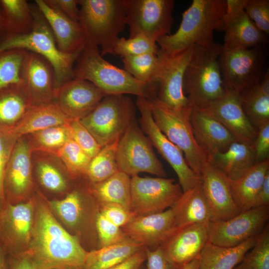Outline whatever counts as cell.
I'll list each match as a JSON object with an SVG mask.
<instances>
[{
    "instance_id": "11a10c76",
    "label": "cell",
    "mask_w": 269,
    "mask_h": 269,
    "mask_svg": "<svg viewBox=\"0 0 269 269\" xmlns=\"http://www.w3.org/2000/svg\"><path fill=\"white\" fill-rule=\"evenodd\" d=\"M146 261V248L144 247L124 261L108 269H138Z\"/></svg>"
},
{
    "instance_id": "91938a15",
    "label": "cell",
    "mask_w": 269,
    "mask_h": 269,
    "mask_svg": "<svg viewBox=\"0 0 269 269\" xmlns=\"http://www.w3.org/2000/svg\"><path fill=\"white\" fill-rule=\"evenodd\" d=\"M7 264V255L0 247V269H6Z\"/></svg>"
},
{
    "instance_id": "1f68e13d",
    "label": "cell",
    "mask_w": 269,
    "mask_h": 269,
    "mask_svg": "<svg viewBox=\"0 0 269 269\" xmlns=\"http://www.w3.org/2000/svg\"><path fill=\"white\" fill-rule=\"evenodd\" d=\"M32 107L23 83L0 90V129H12Z\"/></svg>"
},
{
    "instance_id": "f1b7e54d",
    "label": "cell",
    "mask_w": 269,
    "mask_h": 269,
    "mask_svg": "<svg viewBox=\"0 0 269 269\" xmlns=\"http://www.w3.org/2000/svg\"><path fill=\"white\" fill-rule=\"evenodd\" d=\"M31 162L32 171L44 188L54 193H64L72 189L68 176L73 177L56 155L32 152Z\"/></svg>"
},
{
    "instance_id": "484cf974",
    "label": "cell",
    "mask_w": 269,
    "mask_h": 269,
    "mask_svg": "<svg viewBox=\"0 0 269 269\" xmlns=\"http://www.w3.org/2000/svg\"><path fill=\"white\" fill-rule=\"evenodd\" d=\"M34 2L48 23L59 50L67 54L81 52L86 41L79 22L50 7L44 0Z\"/></svg>"
},
{
    "instance_id": "816d5d0a",
    "label": "cell",
    "mask_w": 269,
    "mask_h": 269,
    "mask_svg": "<svg viewBox=\"0 0 269 269\" xmlns=\"http://www.w3.org/2000/svg\"><path fill=\"white\" fill-rule=\"evenodd\" d=\"M252 147L256 162L269 158V123L258 130Z\"/></svg>"
},
{
    "instance_id": "7a4b0ae2",
    "label": "cell",
    "mask_w": 269,
    "mask_h": 269,
    "mask_svg": "<svg viewBox=\"0 0 269 269\" xmlns=\"http://www.w3.org/2000/svg\"><path fill=\"white\" fill-rule=\"evenodd\" d=\"M225 13L226 0H193L177 30L157 40L159 50L173 55L194 45H213L214 31L223 30Z\"/></svg>"
},
{
    "instance_id": "ac0fdd59",
    "label": "cell",
    "mask_w": 269,
    "mask_h": 269,
    "mask_svg": "<svg viewBox=\"0 0 269 269\" xmlns=\"http://www.w3.org/2000/svg\"><path fill=\"white\" fill-rule=\"evenodd\" d=\"M31 153L27 135L19 137L4 172L3 192L6 203H17L31 192L33 187Z\"/></svg>"
},
{
    "instance_id": "6da1fadb",
    "label": "cell",
    "mask_w": 269,
    "mask_h": 269,
    "mask_svg": "<svg viewBox=\"0 0 269 269\" xmlns=\"http://www.w3.org/2000/svg\"><path fill=\"white\" fill-rule=\"evenodd\" d=\"M33 269H84L88 251L79 238L66 231L44 202L35 203L31 240L24 252Z\"/></svg>"
},
{
    "instance_id": "9c48e42d",
    "label": "cell",
    "mask_w": 269,
    "mask_h": 269,
    "mask_svg": "<svg viewBox=\"0 0 269 269\" xmlns=\"http://www.w3.org/2000/svg\"><path fill=\"white\" fill-rule=\"evenodd\" d=\"M193 47V46L173 55L165 54L159 49L158 65L149 85L151 98L157 99L174 109L182 111L192 109L184 93L183 79Z\"/></svg>"
},
{
    "instance_id": "ffe728a7",
    "label": "cell",
    "mask_w": 269,
    "mask_h": 269,
    "mask_svg": "<svg viewBox=\"0 0 269 269\" xmlns=\"http://www.w3.org/2000/svg\"><path fill=\"white\" fill-rule=\"evenodd\" d=\"M105 96L91 82L75 78L55 89L53 102L68 119L80 120L90 114Z\"/></svg>"
},
{
    "instance_id": "3957f363",
    "label": "cell",
    "mask_w": 269,
    "mask_h": 269,
    "mask_svg": "<svg viewBox=\"0 0 269 269\" xmlns=\"http://www.w3.org/2000/svg\"><path fill=\"white\" fill-rule=\"evenodd\" d=\"M222 45H194L184 72L183 90L192 108L205 109L225 94L219 63Z\"/></svg>"
},
{
    "instance_id": "f907efd6",
    "label": "cell",
    "mask_w": 269,
    "mask_h": 269,
    "mask_svg": "<svg viewBox=\"0 0 269 269\" xmlns=\"http://www.w3.org/2000/svg\"><path fill=\"white\" fill-rule=\"evenodd\" d=\"M100 207V213L110 222L121 228L128 224L134 217L130 210L119 204H107Z\"/></svg>"
},
{
    "instance_id": "8d00e7d4",
    "label": "cell",
    "mask_w": 269,
    "mask_h": 269,
    "mask_svg": "<svg viewBox=\"0 0 269 269\" xmlns=\"http://www.w3.org/2000/svg\"><path fill=\"white\" fill-rule=\"evenodd\" d=\"M144 247L127 237L119 243L88 251L84 269H108L124 261Z\"/></svg>"
},
{
    "instance_id": "f6af8a7d",
    "label": "cell",
    "mask_w": 269,
    "mask_h": 269,
    "mask_svg": "<svg viewBox=\"0 0 269 269\" xmlns=\"http://www.w3.org/2000/svg\"><path fill=\"white\" fill-rule=\"evenodd\" d=\"M158 50L156 42L144 35H139L128 39L119 37L115 44L113 54L123 58L147 53L157 54Z\"/></svg>"
},
{
    "instance_id": "4fadbf2b",
    "label": "cell",
    "mask_w": 269,
    "mask_h": 269,
    "mask_svg": "<svg viewBox=\"0 0 269 269\" xmlns=\"http://www.w3.org/2000/svg\"><path fill=\"white\" fill-rule=\"evenodd\" d=\"M49 205L63 222L79 234V239L89 235L98 241L96 220L100 207L86 180L83 185L74 186L64 198L51 201Z\"/></svg>"
},
{
    "instance_id": "e575fe53",
    "label": "cell",
    "mask_w": 269,
    "mask_h": 269,
    "mask_svg": "<svg viewBox=\"0 0 269 269\" xmlns=\"http://www.w3.org/2000/svg\"><path fill=\"white\" fill-rule=\"evenodd\" d=\"M69 120L52 102L32 106L11 131L18 138L46 128L65 125Z\"/></svg>"
},
{
    "instance_id": "6f0895ef",
    "label": "cell",
    "mask_w": 269,
    "mask_h": 269,
    "mask_svg": "<svg viewBox=\"0 0 269 269\" xmlns=\"http://www.w3.org/2000/svg\"><path fill=\"white\" fill-rule=\"evenodd\" d=\"M262 206H269V172L256 195L253 208Z\"/></svg>"
},
{
    "instance_id": "bcb514c9",
    "label": "cell",
    "mask_w": 269,
    "mask_h": 269,
    "mask_svg": "<svg viewBox=\"0 0 269 269\" xmlns=\"http://www.w3.org/2000/svg\"><path fill=\"white\" fill-rule=\"evenodd\" d=\"M70 137L91 158L102 148L94 136L79 120H70L67 123Z\"/></svg>"
},
{
    "instance_id": "7402d4cb",
    "label": "cell",
    "mask_w": 269,
    "mask_h": 269,
    "mask_svg": "<svg viewBox=\"0 0 269 269\" xmlns=\"http://www.w3.org/2000/svg\"><path fill=\"white\" fill-rule=\"evenodd\" d=\"M223 96L203 109L221 123L236 140L253 146L258 130L241 106L239 94L226 89Z\"/></svg>"
},
{
    "instance_id": "b9f144b4",
    "label": "cell",
    "mask_w": 269,
    "mask_h": 269,
    "mask_svg": "<svg viewBox=\"0 0 269 269\" xmlns=\"http://www.w3.org/2000/svg\"><path fill=\"white\" fill-rule=\"evenodd\" d=\"M75 179L84 177L91 158L71 138L55 154Z\"/></svg>"
},
{
    "instance_id": "db71d44e",
    "label": "cell",
    "mask_w": 269,
    "mask_h": 269,
    "mask_svg": "<svg viewBox=\"0 0 269 269\" xmlns=\"http://www.w3.org/2000/svg\"><path fill=\"white\" fill-rule=\"evenodd\" d=\"M50 7L57 10L70 18L78 21L79 0H44Z\"/></svg>"
},
{
    "instance_id": "f35d334b",
    "label": "cell",
    "mask_w": 269,
    "mask_h": 269,
    "mask_svg": "<svg viewBox=\"0 0 269 269\" xmlns=\"http://www.w3.org/2000/svg\"><path fill=\"white\" fill-rule=\"evenodd\" d=\"M118 142L102 147L91 158L84 177L88 183L104 181L120 171L117 160Z\"/></svg>"
},
{
    "instance_id": "d590c367",
    "label": "cell",
    "mask_w": 269,
    "mask_h": 269,
    "mask_svg": "<svg viewBox=\"0 0 269 269\" xmlns=\"http://www.w3.org/2000/svg\"><path fill=\"white\" fill-rule=\"evenodd\" d=\"M131 183V177L119 171L104 181L88 184L100 206L117 204L130 210Z\"/></svg>"
},
{
    "instance_id": "52a82bcc",
    "label": "cell",
    "mask_w": 269,
    "mask_h": 269,
    "mask_svg": "<svg viewBox=\"0 0 269 269\" xmlns=\"http://www.w3.org/2000/svg\"><path fill=\"white\" fill-rule=\"evenodd\" d=\"M135 106L125 95L105 96L81 123L103 147L119 140L135 120Z\"/></svg>"
},
{
    "instance_id": "be15d7a7",
    "label": "cell",
    "mask_w": 269,
    "mask_h": 269,
    "mask_svg": "<svg viewBox=\"0 0 269 269\" xmlns=\"http://www.w3.org/2000/svg\"><path fill=\"white\" fill-rule=\"evenodd\" d=\"M138 269H145V267H144L143 264Z\"/></svg>"
},
{
    "instance_id": "7dc6e473",
    "label": "cell",
    "mask_w": 269,
    "mask_h": 269,
    "mask_svg": "<svg viewBox=\"0 0 269 269\" xmlns=\"http://www.w3.org/2000/svg\"><path fill=\"white\" fill-rule=\"evenodd\" d=\"M96 229L100 248L119 243L128 237L122 228L110 222L100 213L96 220Z\"/></svg>"
},
{
    "instance_id": "5b68a950",
    "label": "cell",
    "mask_w": 269,
    "mask_h": 269,
    "mask_svg": "<svg viewBox=\"0 0 269 269\" xmlns=\"http://www.w3.org/2000/svg\"><path fill=\"white\" fill-rule=\"evenodd\" d=\"M31 7L34 17L32 30L23 34L3 36L0 39V52L20 48L41 55L53 67L56 89L75 78L74 65L81 52L67 54L60 51L44 16L36 4Z\"/></svg>"
},
{
    "instance_id": "d4e9b609",
    "label": "cell",
    "mask_w": 269,
    "mask_h": 269,
    "mask_svg": "<svg viewBox=\"0 0 269 269\" xmlns=\"http://www.w3.org/2000/svg\"><path fill=\"white\" fill-rule=\"evenodd\" d=\"M173 224V213L170 208L160 213L134 216L122 229L128 238L153 250L160 246Z\"/></svg>"
},
{
    "instance_id": "4316f807",
    "label": "cell",
    "mask_w": 269,
    "mask_h": 269,
    "mask_svg": "<svg viewBox=\"0 0 269 269\" xmlns=\"http://www.w3.org/2000/svg\"><path fill=\"white\" fill-rule=\"evenodd\" d=\"M171 208L173 213L172 228L195 223H209L212 221L201 181L193 188L183 192Z\"/></svg>"
},
{
    "instance_id": "603a6c76",
    "label": "cell",
    "mask_w": 269,
    "mask_h": 269,
    "mask_svg": "<svg viewBox=\"0 0 269 269\" xmlns=\"http://www.w3.org/2000/svg\"><path fill=\"white\" fill-rule=\"evenodd\" d=\"M22 78L32 106L53 102L56 89L55 73L46 59L27 51L23 63Z\"/></svg>"
},
{
    "instance_id": "94428289",
    "label": "cell",
    "mask_w": 269,
    "mask_h": 269,
    "mask_svg": "<svg viewBox=\"0 0 269 269\" xmlns=\"http://www.w3.org/2000/svg\"><path fill=\"white\" fill-rule=\"evenodd\" d=\"M199 257L186 265L183 269H199Z\"/></svg>"
},
{
    "instance_id": "c3c4849f",
    "label": "cell",
    "mask_w": 269,
    "mask_h": 269,
    "mask_svg": "<svg viewBox=\"0 0 269 269\" xmlns=\"http://www.w3.org/2000/svg\"><path fill=\"white\" fill-rule=\"evenodd\" d=\"M17 138L10 129H0V210L6 204L3 192L4 172L10 153Z\"/></svg>"
},
{
    "instance_id": "277c9868",
    "label": "cell",
    "mask_w": 269,
    "mask_h": 269,
    "mask_svg": "<svg viewBox=\"0 0 269 269\" xmlns=\"http://www.w3.org/2000/svg\"><path fill=\"white\" fill-rule=\"evenodd\" d=\"M80 23L86 45L100 47L101 54H113L119 35L127 25V0H79Z\"/></svg>"
},
{
    "instance_id": "83f0119b",
    "label": "cell",
    "mask_w": 269,
    "mask_h": 269,
    "mask_svg": "<svg viewBox=\"0 0 269 269\" xmlns=\"http://www.w3.org/2000/svg\"><path fill=\"white\" fill-rule=\"evenodd\" d=\"M224 46L250 48L264 45L267 36L260 30L245 11L236 14H225L223 30Z\"/></svg>"
},
{
    "instance_id": "ab89813d",
    "label": "cell",
    "mask_w": 269,
    "mask_h": 269,
    "mask_svg": "<svg viewBox=\"0 0 269 269\" xmlns=\"http://www.w3.org/2000/svg\"><path fill=\"white\" fill-rule=\"evenodd\" d=\"M32 152L56 154L70 138L67 123L27 134Z\"/></svg>"
},
{
    "instance_id": "2e32d148",
    "label": "cell",
    "mask_w": 269,
    "mask_h": 269,
    "mask_svg": "<svg viewBox=\"0 0 269 269\" xmlns=\"http://www.w3.org/2000/svg\"><path fill=\"white\" fill-rule=\"evenodd\" d=\"M269 218V206L254 207L226 220L211 221L208 225V242L232 247L258 236Z\"/></svg>"
},
{
    "instance_id": "cb8c5ba5",
    "label": "cell",
    "mask_w": 269,
    "mask_h": 269,
    "mask_svg": "<svg viewBox=\"0 0 269 269\" xmlns=\"http://www.w3.org/2000/svg\"><path fill=\"white\" fill-rule=\"evenodd\" d=\"M190 121L195 140L206 160L237 141L230 132L203 109L192 108Z\"/></svg>"
},
{
    "instance_id": "8992f818",
    "label": "cell",
    "mask_w": 269,
    "mask_h": 269,
    "mask_svg": "<svg viewBox=\"0 0 269 269\" xmlns=\"http://www.w3.org/2000/svg\"><path fill=\"white\" fill-rule=\"evenodd\" d=\"M76 62L75 78L91 82L105 96L132 94L146 99L152 97L147 84L106 61L98 48L85 46Z\"/></svg>"
},
{
    "instance_id": "4dcf8cb0",
    "label": "cell",
    "mask_w": 269,
    "mask_h": 269,
    "mask_svg": "<svg viewBox=\"0 0 269 269\" xmlns=\"http://www.w3.org/2000/svg\"><path fill=\"white\" fill-rule=\"evenodd\" d=\"M229 180H234L245 173L256 163L250 144L236 141L225 151L217 153L207 160Z\"/></svg>"
},
{
    "instance_id": "ba28073f",
    "label": "cell",
    "mask_w": 269,
    "mask_h": 269,
    "mask_svg": "<svg viewBox=\"0 0 269 269\" xmlns=\"http://www.w3.org/2000/svg\"><path fill=\"white\" fill-rule=\"evenodd\" d=\"M147 99L157 127L182 151L189 167L201 178L202 168L206 159L193 135L190 121L192 109L178 110L168 107L155 98Z\"/></svg>"
},
{
    "instance_id": "f5cc1de1",
    "label": "cell",
    "mask_w": 269,
    "mask_h": 269,
    "mask_svg": "<svg viewBox=\"0 0 269 269\" xmlns=\"http://www.w3.org/2000/svg\"><path fill=\"white\" fill-rule=\"evenodd\" d=\"M145 262V269H177L167 259L160 247L153 250L146 248Z\"/></svg>"
},
{
    "instance_id": "9a60e30c",
    "label": "cell",
    "mask_w": 269,
    "mask_h": 269,
    "mask_svg": "<svg viewBox=\"0 0 269 269\" xmlns=\"http://www.w3.org/2000/svg\"><path fill=\"white\" fill-rule=\"evenodd\" d=\"M136 106L140 115V128L159 153L173 168L183 192L193 188L200 181L187 164L182 151L161 132L155 124L146 98L137 97Z\"/></svg>"
},
{
    "instance_id": "60d3db41",
    "label": "cell",
    "mask_w": 269,
    "mask_h": 269,
    "mask_svg": "<svg viewBox=\"0 0 269 269\" xmlns=\"http://www.w3.org/2000/svg\"><path fill=\"white\" fill-rule=\"evenodd\" d=\"M27 52L20 48L0 52V90L11 85L23 83L22 69Z\"/></svg>"
},
{
    "instance_id": "f546056e",
    "label": "cell",
    "mask_w": 269,
    "mask_h": 269,
    "mask_svg": "<svg viewBox=\"0 0 269 269\" xmlns=\"http://www.w3.org/2000/svg\"><path fill=\"white\" fill-rule=\"evenodd\" d=\"M269 172V158L256 162L234 180H229L233 199L241 212L253 208L256 195Z\"/></svg>"
},
{
    "instance_id": "e0dca14e",
    "label": "cell",
    "mask_w": 269,
    "mask_h": 269,
    "mask_svg": "<svg viewBox=\"0 0 269 269\" xmlns=\"http://www.w3.org/2000/svg\"><path fill=\"white\" fill-rule=\"evenodd\" d=\"M35 203H6L0 210V247L6 255L21 253L28 247L34 225Z\"/></svg>"
},
{
    "instance_id": "680465c9",
    "label": "cell",
    "mask_w": 269,
    "mask_h": 269,
    "mask_svg": "<svg viewBox=\"0 0 269 269\" xmlns=\"http://www.w3.org/2000/svg\"><path fill=\"white\" fill-rule=\"evenodd\" d=\"M248 0H226L225 14L231 15L245 11Z\"/></svg>"
},
{
    "instance_id": "8fae6325",
    "label": "cell",
    "mask_w": 269,
    "mask_h": 269,
    "mask_svg": "<svg viewBox=\"0 0 269 269\" xmlns=\"http://www.w3.org/2000/svg\"><path fill=\"white\" fill-rule=\"evenodd\" d=\"M117 160L119 170L130 177L146 172L166 177L167 173L153 146L134 120L119 140Z\"/></svg>"
},
{
    "instance_id": "7bdbcfd3",
    "label": "cell",
    "mask_w": 269,
    "mask_h": 269,
    "mask_svg": "<svg viewBox=\"0 0 269 269\" xmlns=\"http://www.w3.org/2000/svg\"><path fill=\"white\" fill-rule=\"evenodd\" d=\"M233 269H269V223L258 235L254 246Z\"/></svg>"
},
{
    "instance_id": "6125c7cd",
    "label": "cell",
    "mask_w": 269,
    "mask_h": 269,
    "mask_svg": "<svg viewBox=\"0 0 269 269\" xmlns=\"http://www.w3.org/2000/svg\"><path fill=\"white\" fill-rule=\"evenodd\" d=\"M4 34L3 28V24H2V18L1 12V9L0 7V37H1L2 35Z\"/></svg>"
},
{
    "instance_id": "7c38bea8",
    "label": "cell",
    "mask_w": 269,
    "mask_h": 269,
    "mask_svg": "<svg viewBox=\"0 0 269 269\" xmlns=\"http://www.w3.org/2000/svg\"><path fill=\"white\" fill-rule=\"evenodd\" d=\"M129 37L144 35L156 42L171 34L173 0H127Z\"/></svg>"
},
{
    "instance_id": "5bb4252c",
    "label": "cell",
    "mask_w": 269,
    "mask_h": 269,
    "mask_svg": "<svg viewBox=\"0 0 269 269\" xmlns=\"http://www.w3.org/2000/svg\"><path fill=\"white\" fill-rule=\"evenodd\" d=\"M183 193L173 178L131 177L130 211L134 216L160 213L170 208Z\"/></svg>"
},
{
    "instance_id": "836d02e7",
    "label": "cell",
    "mask_w": 269,
    "mask_h": 269,
    "mask_svg": "<svg viewBox=\"0 0 269 269\" xmlns=\"http://www.w3.org/2000/svg\"><path fill=\"white\" fill-rule=\"evenodd\" d=\"M258 235L232 247L208 242L199 255V269H233L254 246Z\"/></svg>"
},
{
    "instance_id": "d6a6232c",
    "label": "cell",
    "mask_w": 269,
    "mask_h": 269,
    "mask_svg": "<svg viewBox=\"0 0 269 269\" xmlns=\"http://www.w3.org/2000/svg\"><path fill=\"white\" fill-rule=\"evenodd\" d=\"M242 108L253 126L258 130L269 123V73L263 79L239 93Z\"/></svg>"
},
{
    "instance_id": "ee69618b",
    "label": "cell",
    "mask_w": 269,
    "mask_h": 269,
    "mask_svg": "<svg viewBox=\"0 0 269 269\" xmlns=\"http://www.w3.org/2000/svg\"><path fill=\"white\" fill-rule=\"evenodd\" d=\"M124 70L137 81L148 86L158 63L157 54L147 53L122 58Z\"/></svg>"
},
{
    "instance_id": "44dd1931",
    "label": "cell",
    "mask_w": 269,
    "mask_h": 269,
    "mask_svg": "<svg viewBox=\"0 0 269 269\" xmlns=\"http://www.w3.org/2000/svg\"><path fill=\"white\" fill-rule=\"evenodd\" d=\"M201 181L212 221L226 220L241 212L232 197L229 179L207 160L202 168Z\"/></svg>"
},
{
    "instance_id": "9f6ffc18",
    "label": "cell",
    "mask_w": 269,
    "mask_h": 269,
    "mask_svg": "<svg viewBox=\"0 0 269 269\" xmlns=\"http://www.w3.org/2000/svg\"><path fill=\"white\" fill-rule=\"evenodd\" d=\"M6 269H33L28 256L25 253L7 256Z\"/></svg>"
},
{
    "instance_id": "30bf717a",
    "label": "cell",
    "mask_w": 269,
    "mask_h": 269,
    "mask_svg": "<svg viewBox=\"0 0 269 269\" xmlns=\"http://www.w3.org/2000/svg\"><path fill=\"white\" fill-rule=\"evenodd\" d=\"M262 45L250 48L222 46L219 63L226 89L240 93L265 76L267 53Z\"/></svg>"
},
{
    "instance_id": "74e56055",
    "label": "cell",
    "mask_w": 269,
    "mask_h": 269,
    "mask_svg": "<svg viewBox=\"0 0 269 269\" xmlns=\"http://www.w3.org/2000/svg\"><path fill=\"white\" fill-rule=\"evenodd\" d=\"M4 35L29 32L34 17L32 7L25 0H0Z\"/></svg>"
},
{
    "instance_id": "d6986e66",
    "label": "cell",
    "mask_w": 269,
    "mask_h": 269,
    "mask_svg": "<svg viewBox=\"0 0 269 269\" xmlns=\"http://www.w3.org/2000/svg\"><path fill=\"white\" fill-rule=\"evenodd\" d=\"M209 223H195L172 228L160 247L177 269L184 267L199 257L208 242Z\"/></svg>"
},
{
    "instance_id": "681fc988",
    "label": "cell",
    "mask_w": 269,
    "mask_h": 269,
    "mask_svg": "<svg viewBox=\"0 0 269 269\" xmlns=\"http://www.w3.org/2000/svg\"><path fill=\"white\" fill-rule=\"evenodd\" d=\"M245 11L260 30L269 34V0H248Z\"/></svg>"
}]
</instances>
